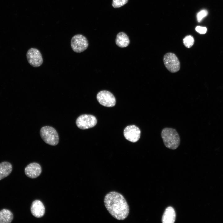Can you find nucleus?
Wrapping results in <instances>:
<instances>
[{
    "instance_id": "14",
    "label": "nucleus",
    "mask_w": 223,
    "mask_h": 223,
    "mask_svg": "<svg viewBox=\"0 0 223 223\" xmlns=\"http://www.w3.org/2000/svg\"><path fill=\"white\" fill-rule=\"evenodd\" d=\"M12 170V165L7 162H3L0 163V180L8 176Z\"/></svg>"
},
{
    "instance_id": "10",
    "label": "nucleus",
    "mask_w": 223,
    "mask_h": 223,
    "mask_svg": "<svg viewBox=\"0 0 223 223\" xmlns=\"http://www.w3.org/2000/svg\"><path fill=\"white\" fill-rule=\"evenodd\" d=\"M42 171V168L40 165L35 162L29 164L24 169L26 175L31 178H35L38 177L41 174Z\"/></svg>"
},
{
    "instance_id": "18",
    "label": "nucleus",
    "mask_w": 223,
    "mask_h": 223,
    "mask_svg": "<svg viewBox=\"0 0 223 223\" xmlns=\"http://www.w3.org/2000/svg\"><path fill=\"white\" fill-rule=\"evenodd\" d=\"M208 14V11L206 10H203L199 12L197 14V19L198 21L200 22L204 17Z\"/></svg>"
},
{
    "instance_id": "8",
    "label": "nucleus",
    "mask_w": 223,
    "mask_h": 223,
    "mask_svg": "<svg viewBox=\"0 0 223 223\" xmlns=\"http://www.w3.org/2000/svg\"><path fill=\"white\" fill-rule=\"evenodd\" d=\"M27 60L29 64L34 67H38L43 62L42 55L39 50L34 48L29 49L26 53Z\"/></svg>"
},
{
    "instance_id": "19",
    "label": "nucleus",
    "mask_w": 223,
    "mask_h": 223,
    "mask_svg": "<svg viewBox=\"0 0 223 223\" xmlns=\"http://www.w3.org/2000/svg\"><path fill=\"white\" fill-rule=\"evenodd\" d=\"M196 31L201 34H205L207 31V28L204 27L197 26L195 28Z\"/></svg>"
},
{
    "instance_id": "3",
    "label": "nucleus",
    "mask_w": 223,
    "mask_h": 223,
    "mask_svg": "<svg viewBox=\"0 0 223 223\" xmlns=\"http://www.w3.org/2000/svg\"><path fill=\"white\" fill-rule=\"evenodd\" d=\"M40 135L42 140L46 143L55 146L59 142V137L56 130L53 127L45 126L40 130Z\"/></svg>"
},
{
    "instance_id": "11",
    "label": "nucleus",
    "mask_w": 223,
    "mask_h": 223,
    "mask_svg": "<svg viewBox=\"0 0 223 223\" xmlns=\"http://www.w3.org/2000/svg\"><path fill=\"white\" fill-rule=\"evenodd\" d=\"M31 211L34 216L37 218H40L44 215L45 208L41 201L36 200L34 201L32 203Z\"/></svg>"
},
{
    "instance_id": "15",
    "label": "nucleus",
    "mask_w": 223,
    "mask_h": 223,
    "mask_svg": "<svg viewBox=\"0 0 223 223\" xmlns=\"http://www.w3.org/2000/svg\"><path fill=\"white\" fill-rule=\"evenodd\" d=\"M13 218V214L10 210L3 209L0 211V223H10Z\"/></svg>"
},
{
    "instance_id": "17",
    "label": "nucleus",
    "mask_w": 223,
    "mask_h": 223,
    "mask_svg": "<svg viewBox=\"0 0 223 223\" xmlns=\"http://www.w3.org/2000/svg\"><path fill=\"white\" fill-rule=\"evenodd\" d=\"M128 0H113L112 5L115 8L120 7L126 4Z\"/></svg>"
},
{
    "instance_id": "7",
    "label": "nucleus",
    "mask_w": 223,
    "mask_h": 223,
    "mask_svg": "<svg viewBox=\"0 0 223 223\" xmlns=\"http://www.w3.org/2000/svg\"><path fill=\"white\" fill-rule=\"evenodd\" d=\"M96 98L99 103L104 106L112 107L115 105V98L111 92L108 91H100L97 94Z\"/></svg>"
},
{
    "instance_id": "6",
    "label": "nucleus",
    "mask_w": 223,
    "mask_h": 223,
    "mask_svg": "<svg viewBox=\"0 0 223 223\" xmlns=\"http://www.w3.org/2000/svg\"><path fill=\"white\" fill-rule=\"evenodd\" d=\"M76 124L81 129H85L94 127L97 123V120L94 116L89 114H83L77 119Z\"/></svg>"
},
{
    "instance_id": "16",
    "label": "nucleus",
    "mask_w": 223,
    "mask_h": 223,
    "mask_svg": "<svg viewBox=\"0 0 223 223\" xmlns=\"http://www.w3.org/2000/svg\"><path fill=\"white\" fill-rule=\"evenodd\" d=\"M183 43L186 47L188 48H190L194 44V38L191 35H187L183 39Z\"/></svg>"
},
{
    "instance_id": "4",
    "label": "nucleus",
    "mask_w": 223,
    "mask_h": 223,
    "mask_svg": "<svg viewBox=\"0 0 223 223\" xmlns=\"http://www.w3.org/2000/svg\"><path fill=\"white\" fill-rule=\"evenodd\" d=\"M163 60L165 67L170 72L175 73L179 70L180 62L174 53L171 52L166 53L164 56Z\"/></svg>"
},
{
    "instance_id": "2",
    "label": "nucleus",
    "mask_w": 223,
    "mask_h": 223,
    "mask_svg": "<svg viewBox=\"0 0 223 223\" xmlns=\"http://www.w3.org/2000/svg\"><path fill=\"white\" fill-rule=\"evenodd\" d=\"M161 136L164 145L169 149L175 150L180 145V136L174 129L167 127L164 128L161 132Z\"/></svg>"
},
{
    "instance_id": "9",
    "label": "nucleus",
    "mask_w": 223,
    "mask_h": 223,
    "mask_svg": "<svg viewBox=\"0 0 223 223\" xmlns=\"http://www.w3.org/2000/svg\"><path fill=\"white\" fill-rule=\"evenodd\" d=\"M141 133V131L139 128L134 125L127 126L124 130L125 138L133 142H135L139 140Z\"/></svg>"
},
{
    "instance_id": "12",
    "label": "nucleus",
    "mask_w": 223,
    "mask_h": 223,
    "mask_svg": "<svg viewBox=\"0 0 223 223\" xmlns=\"http://www.w3.org/2000/svg\"><path fill=\"white\" fill-rule=\"evenodd\" d=\"M176 213L173 208L170 206L165 210L162 216V221L163 223H173L175 220Z\"/></svg>"
},
{
    "instance_id": "5",
    "label": "nucleus",
    "mask_w": 223,
    "mask_h": 223,
    "mask_svg": "<svg viewBox=\"0 0 223 223\" xmlns=\"http://www.w3.org/2000/svg\"><path fill=\"white\" fill-rule=\"evenodd\" d=\"M89 45L87 39L85 37L80 34L73 36L71 41V46L72 50L75 52H82L88 48Z\"/></svg>"
},
{
    "instance_id": "1",
    "label": "nucleus",
    "mask_w": 223,
    "mask_h": 223,
    "mask_svg": "<svg viewBox=\"0 0 223 223\" xmlns=\"http://www.w3.org/2000/svg\"><path fill=\"white\" fill-rule=\"evenodd\" d=\"M105 206L111 215L119 220L125 219L129 212V208L126 200L120 193L111 191L105 197Z\"/></svg>"
},
{
    "instance_id": "13",
    "label": "nucleus",
    "mask_w": 223,
    "mask_h": 223,
    "mask_svg": "<svg viewBox=\"0 0 223 223\" xmlns=\"http://www.w3.org/2000/svg\"><path fill=\"white\" fill-rule=\"evenodd\" d=\"M116 45L121 48L126 47L129 44L130 41L128 36L124 32L118 33L116 36Z\"/></svg>"
}]
</instances>
